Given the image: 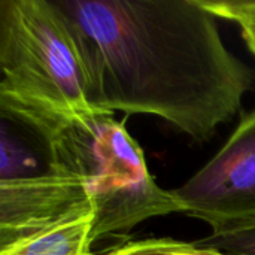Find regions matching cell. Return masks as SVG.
<instances>
[{
    "label": "cell",
    "mask_w": 255,
    "mask_h": 255,
    "mask_svg": "<svg viewBox=\"0 0 255 255\" xmlns=\"http://www.w3.org/2000/svg\"><path fill=\"white\" fill-rule=\"evenodd\" d=\"M90 211L93 205L82 182L54 167L0 181V250Z\"/></svg>",
    "instance_id": "5"
},
{
    "label": "cell",
    "mask_w": 255,
    "mask_h": 255,
    "mask_svg": "<svg viewBox=\"0 0 255 255\" xmlns=\"http://www.w3.org/2000/svg\"><path fill=\"white\" fill-rule=\"evenodd\" d=\"M0 111L55 123L97 114L75 43L51 0H0Z\"/></svg>",
    "instance_id": "3"
},
{
    "label": "cell",
    "mask_w": 255,
    "mask_h": 255,
    "mask_svg": "<svg viewBox=\"0 0 255 255\" xmlns=\"http://www.w3.org/2000/svg\"><path fill=\"white\" fill-rule=\"evenodd\" d=\"M170 191L184 214L212 232L255 226V111L196 175Z\"/></svg>",
    "instance_id": "4"
},
{
    "label": "cell",
    "mask_w": 255,
    "mask_h": 255,
    "mask_svg": "<svg viewBox=\"0 0 255 255\" xmlns=\"http://www.w3.org/2000/svg\"><path fill=\"white\" fill-rule=\"evenodd\" d=\"M52 167L76 176L94 211L91 242L169 214H184L151 176L145 155L114 114L64 123L48 136Z\"/></svg>",
    "instance_id": "2"
},
{
    "label": "cell",
    "mask_w": 255,
    "mask_h": 255,
    "mask_svg": "<svg viewBox=\"0 0 255 255\" xmlns=\"http://www.w3.org/2000/svg\"><path fill=\"white\" fill-rule=\"evenodd\" d=\"M102 255H226L217 250L175 239H143L108 250Z\"/></svg>",
    "instance_id": "7"
},
{
    "label": "cell",
    "mask_w": 255,
    "mask_h": 255,
    "mask_svg": "<svg viewBox=\"0 0 255 255\" xmlns=\"http://www.w3.org/2000/svg\"><path fill=\"white\" fill-rule=\"evenodd\" d=\"M93 226L94 212L90 211L1 248L0 255H93Z\"/></svg>",
    "instance_id": "6"
},
{
    "label": "cell",
    "mask_w": 255,
    "mask_h": 255,
    "mask_svg": "<svg viewBox=\"0 0 255 255\" xmlns=\"http://www.w3.org/2000/svg\"><path fill=\"white\" fill-rule=\"evenodd\" d=\"M196 244L226 255H255V226L212 232Z\"/></svg>",
    "instance_id": "9"
},
{
    "label": "cell",
    "mask_w": 255,
    "mask_h": 255,
    "mask_svg": "<svg viewBox=\"0 0 255 255\" xmlns=\"http://www.w3.org/2000/svg\"><path fill=\"white\" fill-rule=\"evenodd\" d=\"M202 4L217 18L236 22L242 36L255 55V0H200Z\"/></svg>",
    "instance_id": "8"
},
{
    "label": "cell",
    "mask_w": 255,
    "mask_h": 255,
    "mask_svg": "<svg viewBox=\"0 0 255 255\" xmlns=\"http://www.w3.org/2000/svg\"><path fill=\"white\" fill-rule=\"evenodd\" d=\"M97 114H149L196 142L242 108L255 75L200 0H51Z\"/></svg>",
    "instance_id": "1"
}]
</instances>
